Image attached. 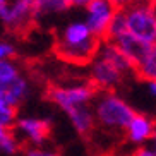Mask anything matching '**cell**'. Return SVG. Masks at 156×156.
<instances>
[{
	"mask_svg": "<svg viewBox=\"0 0 156 156\" xmlns=\"http://www.w3.org/2000/svg\"><path fill=\"white\" fill-rule=\"evenodd\" d=\"M101 40L96 38L84 21H72L58 33L55 53L62 60L76 65H89L96 58Z\"/></svg>",
	"mask_w": 156,
	"mask_h": 156,
	"instance_id": "cell-1",
	"label": "cell"
},
{
	"mask_svg": "<svg viewBox=\"0 0 156 156\" xmlns=\"http://www.w3.org/2000/svg\"><path fill=\"white\" fill-rule=\"evenodd\" d=\"M94 117L96 124L106 130H122L125 132L137 112L129 105L122 96L113 91H106L98 94L94 100Z\"/></svg>",
	"mask_w": 156,
	"mask_h": 156,
	"instance_id": "cell-2",
	"label": "cell"
},
{
	"mask_svg": "<svg viewBox=\"0 0 156 156\" xmlns=\"http://www.w3.org/2000/svg\"><path fill=\"white\" fill-rule=\"evenodd\" d=\"M127 31L146 45H156V5L147 0H139L125 9Z\"/></svg>",
	"mask_w": 156,
	"mask_h": 156,
	"instance_id": "cell-3",
	"label": "cell"
},
{
	"mask_svg": "<svg viewBox=\"0 0 156 156\" xmlns=\"http://www.w3.org/2000/svg\"><path fill=\"white\" fill-rule=\"evenodd\" d=\"M96 91L98 89L91 83H79L69 84V86H51L46 91V96L53 105L58 106L67 115L76 108L89 106L93 100H96Z\"/></svg>",
	"mask_w": 156,
	"mask_h": 156,
	"instance_id": "cell-4",
	"label": "cell"
},
{
	"mask_svg": "<svg viewBox=\"0 0 156 156\" xmlns=\"http://www.w3.org/2000/svg\"><path fill=\"white\" fill-rule=\"evenodd\" d=\"M117 9L112 5L108 0H93L91 4L86 7V16H84V23L91 33L101 41H105L108 28H110L112 21H113Z\"/></svg>",
	"mask_w": 156,
	"mask_h": 156,
	"instance_id": "cell-5",
	"label": "cell"
},
{
	"mask_svg": "<svg viewBox=\"0 0 156 156\" xmlns=\"http://www.w3.org/2000/svg\"><path fill=\"white\" fill-rule=\"evenodd\" d=\"M14 134L19 137V141L23 139L31 146L40 147L50 137L51 124L50 120L41 117H19L14 125Z\"/></svg>",
	"mask_w": 156,
	"mask_h": 156,
	"instance_id": "cell-6",
	"label": "cell"
},
{
	"mask_svg": "<svg viewBox=\"0 0 156 156\" xmlns=\"http://www.w3.org/2000/svg\"><path fill=\"white\" fill-rule=\"evenodd\" d=\"M125 74L119 70L113 64H110L108 60L101 58L96 55V58L89 64V83L96 89H101L103 93L112 91L117 86L124 83Z\"/></svg>",
	"mask_w": 156,
	"mask_h": 156,
	"instance_id": "cell-7",
	"label": "cell"
},
{
	"mask_svg": "<svg viewBox=\"0 0 156 156\" xmlns=\"http://www.w3.org/2000/svg\"><path fill=\"white\" fill-rule=\"evenodd\" d=\"M34 5L36 0H14L2 23L10 31H24L34 21Z\"/></svg>",
	"mask_w": 156,
	"mask_h": 156,
	"instance_id": "cell-8",
	"label": "cell"
},
{
	"mask_svg": "<svg viewBox=\"0 0 156 156\" xmlns=\"http://www.w3.org/2000/svg\"><path fill=\"white\" fill-rule=\"evenodd\" d=\"M156 134V122L144 113H137L125 130L129 142L134 146H146V142H151Z\"/></svg>",
	"mask_w": 156,
	"mask_h": 156,
	"instance_id": "cell-9",
	"label": "cell"
},
{
	"mask_svg": "<svg viewBox=\"0 0 156 156\" xmlns=\"http://www.w3.org/2000/svg\"><path fill=\"white\" fill-rule=\"evenodd\" d=\"M115 45L119 46V50L127 57V60L134 65L136 70H137L139 65L146 60V57L149 55V51H151V48H153L151 45H146L144 41L134 38L132 34H129V33L124 34L120 40H117Z\"/></svg>",
	"mask_w": 156,
	"mask_h": 156,
	"instance_id": "cell-10",
	"label": "cell"
},
{
	"mask_svg": "<svg viewBox=\"0 0 156 156\" xmlns=\"http://www.w3.org/2000/svg\"><path fill=\"white\" fill-rule=\"evenodd\" d=\"M29 94V83L24 76H19L14 81L0 84V101L5 105L17 108Z\"/></svg>",
	"mask_w": 156,
	"mask_h": 156,
	"instance_id": "cell-11",
	"label": "cell"
},
{
	"mask_svg": "<svg viewBox=\"0 0 156 156\" xmlns=\"http://www.w3.org/2000/svg\"><path fill=\"white\" fill-rule=\"evenodd\" d=\"M70 120V125L76 132L81 136V137H86L93 132L94 124H96V117H94V110L93 106H81V108H76V110L69 112L67 113Z\"/></svg>",
	"mask_w": 156,
	"mask_h": 156,
	"instance_id": "cell-12",
	"label": "cell"
},
{
	"mask_svg": "<svg viewBox=\"0 0 156 156\" xmlns=\"http://www.w3.org/2000/svg\"><path fill=\"white\" fill-rule=\"evenodd\" d=\"M98 57L108 60V62H110V64H113L119 70H122L125 76H127V74L136 72L134 65L130 64V62L127 60V57H125L124 53L119 50V46L115 45V43H112V41H101L100 51H98Z\"/></svg>",
	"mask_w": 156,
	"mask_h": 156,
	"instance_id": "cell-13",
	"label": "cell"
},
{
	"mask_svg": "<svg viewBox=\"0 0 156 156\" xmlns=\"http://www.w3.org/2000/svg\"><path fill=\"white\" fill-rule=\"evenodd\" d=\"M72 7L70 0H36L34 19L45 17L48 14H64Z\"/></svg>",
	"mask_w": 156,
	"mask_h": 156,
	"instance_id": "cell-14",
	"label": "cell"
},
{
	"mask_svg": "<svg viewBox=\"0 0 156 156\" xmlns=\"http://www.w3.org/2000/svg\"><path fill=\"white\" fill-rule=\"evenodd\" d=\"M127 17H125V10H117L113 21H112L110 28H108V33H106L105 41H112L115 43L117 40L127 34Z\"/></svg>",
	"mask_w": 156,
	"mask_h": 156,
	"instance_id": "cell-15",
	"label": "cell"
},
{
	"mask_svg": "<svg viewBox=\"0 0 156 156\" xmlns=\"http://www.w3.org/2000/svg\"><path fill=\"white\" fill-rule=\"evenodd\" d=\"M136 74L141 79H144L146 83L147 81H156V45L151 48V51L146 57V60L139 65V69L136 70Z\"/></svg>",
	"mask_w": 156,
	"mask_h": 156,
	"instance_id": "cell-16",
	"label": "cell"
},
{
	"mask_svg": "<svg viewBox=\"0 0 156 156\" xmlns=\"http://www.w3.org/2000/svg\"><path fill=\"white\" fill-rule=\"evenodd\" d=\"M17 119V108L0 101V127L5 130H10V129H14Z\"/></svg>",
	"mask_w": 156,
	"mask_h": 156,
	"instance_id": "cell-17",
	"label": "cell"
},
{
	"mask_svg": "<svg viewBox=\"0 0 156 156\" xmlns=\"http://www.w3.org/2000/svg\"><path fill=\"white\" fill-rule=\"evenodd\" d=\"M19 76H23V74L14 60H0V84L14 81Z\"/></svg>",
	"mask_w": 156,
	"mask_h": 156,
	"instance_id": "cell-18",
	"label": "cell"
},
{
	"mask_svg": "<svg viewBox=\"0 0 156 156\" xmlns=\"http://www.w3.org/2000/svg\"><path fill=\"white\" fill-rule=\"evenodd\" d=\"M21 149V141L14 132H7L4 137L0 139V153H4L7 156H14L16 153Z\"/></svg>",
	"mask_w": 156,
	"mask_h": 156,
	"instance_id": "cell-19",
	"label": "cell"
},
{
	"mask_svg": "<svg viewBox=\"0 0 156 156\" xmlns=\"http://www.w3.org/2000/svg\"><path fill=\"white\" fill-rule=\"evenodd\" d=\"M16 55V46L14 43L7 40H0V60H12Z\"/></svg>",
	"mask_w": 156,
	"mask_h": 156,
	"instance_id": "cell-20",
	"label": "cell"
},
{
	"mask_svg": "<svg viewBox=\"0 0 156 156\" xmlns=\"http://www.w3.org/2000/svg\"><path fill=\"white\" fill-rule=\"evenodd\" d=\"M24 156H60V154L57 151H53V149H46L43 146H40V147L29 146L24 149Z\"/></svg>",
	"mask_w": 156,
	"mask_h": 156,
	"instance_id": "cell-21",
	"label": "cell"
},
{
	"mask_svg": "<svg viewBox=\"0 0 156 156\" xmlns=\"http://www.w3.org/2000/svg\"><path fill=\"white\" fill-rule=\"evenodd\" d=\"M132 156H156V134H154V137H153V141L149 142V144L141 146L139 149H136V153H134Z\"/></svg>",
	"mask_w": 156,
	"mask_h": 156,
	"instance_id": "cell-22",
	"label": "cell"
},
{
	"mask_svg": "<svg viewBox=\"0 0 156 156\" xmlns=\"http://www.w3.org/2000/svg\"><path fill=\"white\" fill-rule=\"evenodd\" d=\"M112 5H115V9L117 10H125L129 9L130 5H134L136 2H139V0H108Z\"/></svg>",
	"mask_w": 156,
	"mask_h": 156,
	"instance_id": "cell-23",
	"label": "cell"
},
{
	"mask_svg": "<svg viewBox=\"0 0 156 156\" xmlns=\"http://www.w3.org/2000/svg\"><path fill=\"white\" fill-rule=\"evenodd\" d=\"M9 7H10V2L9 0H0V21H4L7 12H9Z\"/></svg>",
	"mask_w": 156,
	"mask_h": 156,
	"instance_id": "cell-24",
	"label": "cell"
},
{
	"mask_svg": "<svg viewBox=\"0 0 156 156\" xmlns=\"http://www.w3.org/2000/svg\"><path fill=\"white\" fill-rule=\"evenodd\" d=\"M70 2H72V7H83V9H86L93 0H70Z\"/></svg>",
	"mask_w": 156,
	"mask_h": 156,
	"instance_id": "cell-25",
	"label": "cell"
},
{
	"mask_svg": "<svg viewBox=\"0 0 156 156\" xmlns=\"http://www.w3.org/2000/svg\"><path fill=\"white\" fill-rule=\"evenodd\" d=\"M146 86H147V93H149L153 98H156V81H147Z\"/></svg>",
	"mask_w": 156,
	"mask_h": 156,
	"instance_id": "cell-26",
	"label": "cell"
},
{
	"mask_svg": "<svg viewBox=\"0 0 156 156\" xmlns=\"http://www.w3.org/2000/svg\"><path fill=\"white\" fill-rule=\"evenodd\" d=\"M7 132H9V130H5V129H2V127H0V139L4 137V136H5Z\"/></svg>",
	"mask_w": 156,
	"mask_h": 156,
	"instance_id": "cell-27",
	"label": "cell"
},
{
	"mask_svg": "<svg viewBox=\"0 0 156 156\" xmlns=\"http://www.w3.org/2000/svg\"><path fill=\"white\" fill-rule=\"evenodd\" d=\"M147 2H151V4H156V0H147Z\"/></svg>",
	"mask_w": 156,
	"mask_h": 156,
	"instance_id": "cell-28",
	"label": "cell"
}]
</instances>
